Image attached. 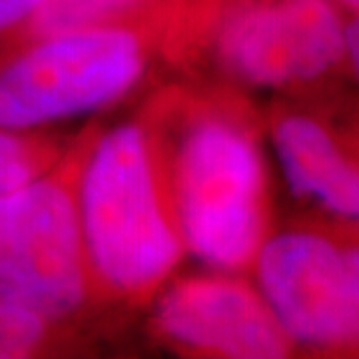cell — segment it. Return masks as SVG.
<instances>
[{"label": "cell", "mask_w": 359, "mask_h": 359, "mask_svg": "<svg viewBox=\"0 0 359 359\" xmlns=\"http://www.w3.org/2000/svg\"><path fill=\"white\" fill-rule=\"evenodd\" d=\"M74 198L92 282L122 297H146L166 282L186 248L150 130L126 122L104 132Z\"/></svg>", "instance_id": "1"}, {"label": "cell", "mask_w": 359, "mask_h": 359, "mask_svg": "<svg viewBox=\"0 0 359 359\" xmlns=\"http://www.w3.org/2000/svg\"><path fill=\"white\" fill-rule=\"evenodd\" d=\"M162 164L186 252L226 273L252 266L268 238L269 196L266 162L244 118L194 110Z\"/></svg>", "instance_id": "2"}, {"label": "cell", "mask_w": 359, "mask_h": 359, "mask_svg": "<svg viewBox=\"0 0 359 359\" xmlns=\"http://www.w3.org/2000/svg\"><path fill=\"white\" fill-rule=\"evenodd\" d=\"M148 20L20 42L0 58V126L34 132L118 102L144 76Z\"/></svg>", "instance_id": "3"}, {"label": "cell", "mask_w": 359, "mask_h": 359, "mask_svg": "<svg viewBox=\"0 0 359 359\" xmlns=\"http://www.w3.org/2000/svg\"><path fill=\"white\" fill-rule=\"evenodd\" d=\"M90 276L74 184L44 174L0 196V299L46 321L76 313Z\"/></svg>", "instance_id": "4"}, {"label": "cell", "mask_w": 359, "mask_h": 359, "mask_svg": "<svg viewBox=\"0 0 359 359\" xmlns=\"http://www.w3.org/2000/svg\"><path fill=\"white\" fill-rule=\"evenodd\" d=\"M252 266L294 346L359 351V240L285 230L264 240Z\"/></svg>", "instance_id": "5"}, {"label": "cell", "mask_w": 359, "mask_h": 359, "mask_svg": "<svg viewBox=\"0 0 359 359\" xmlns=\"http://www.w3.org/2000/svg\"><path fill=\"white\" fill-rule=\"evenodd\" d=\"M214 13V54L248 86H308L346 65V16L334 0H218Z\"/></svg>", "instance_id": "6"}, {"label": "cell", "mask_w": 359, "mask_h": 359, "mask_svg": "<svg viewBox=\"0 0 359 359\" xmlns=\"http://www.w3.org/2000/svg\"><path fill=\"white\" fill-rule=\"evenodd\" d=\"M154 321L174 346L214 358L280 359L294 349L257 287L226 271L170 285Z\"/></svg>", "instance_id": "7"}, {"label": "cell", "mask_w": 359, "mask_h": 359, "mask_svg": "<svg viewBox=\"0 0 359 359\" xmlns=\"http://www.w3.org/2000/svg\"><path fill=\"white\" fill-rule=\"evenodd\" d=\"M271 144L295 198L359 228V144L306 112L278 116Z\"/></svg>", "instance_id": "8"}, {"label": "cell", "mask_w": 359, "mask_h": 359, "mask_svg": "<svg viewBox=\"0 0 359 359\" xmlns=\"http://www.w3.org/2000/svg\"><path fill=\"white\" fill-rule=\"evenodd\" d=\"M50 148L30 132L0 126V196L25 188L48 172Z\"/></svg>", "instance_id": "9"}, {"label": "cell", "mask_w": 359, "mask_h": 359, "mask_svg": "<svg viewBox=\"0 0 359 359\" xmlns=\"http://www.w3.org/2000/svg\"><path fill=\"white\" fill-rule=\"evenodd\" d=\"M50 321L0 299V359L30 358L39 351Z\"/></svg>", "instance_id": "10"}, {"label": "cell", "mask_w": 359, "mask_h": 359, "mask_svg": "<svg viewBox=\"0 0 359 359\" xmlns=\"http://www.w3.org/2000/svg\"><path fill=\"white\" fill-rule=\"evenodd\" d=\"M48 0H0V42H13Z\"/></svg>", "instance_id": "11"}, {"label": "cell", "mask_w": 359, "mask_h": 359, "mask_svg": "<svg viewBox=\"0 0 359 359\" xmlns=\"http://www.w3.org/2000/svg\"><path fill=\"white\" fill-rule=\"evenodd\" d=\"M346 65L359 82V13L346 18Z\"/></svg>", "instance_id": "12"}, {"label": "cell", "mask_w": 359, "mask_h": 359, "mask_svg": "<svg viewBox=\"0 0 359 359\" xmlns=\"http://www.w3.org/2000/svg\"><path fill=\"white\" fill-rule=\"evenodd\" d=\"M335 4L344 11V13L355 14L359 13V0H334Z\"/></svg>", "instance_id": "13"}]
</instances>
